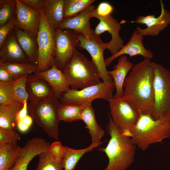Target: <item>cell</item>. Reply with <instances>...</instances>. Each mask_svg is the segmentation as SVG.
Returning a JSON list of instances; mask_svg holds the SVG:
<instances>
[{
  "mask_svg": "<svg viewBox=\"0 0 170 170\" xmlns=\"http://www.w3.org/2000/svg\"><path fill=\"white\" fill-rule=\"evenodd\" d=\"M115 87L113 82H103L83 89H71L64 93L59 99L62 104L87 106L92 104L97 99L109 101L113 98L112 93Z\"/></svg>",
  "mask_w": 170,
  "mask_h": 170,
  "instance_id": "8992f818",
  "label": "cell"
},
{
  "mask_svg": "<svg viewBox=\"0 0 170 170\" xmlns=\"http://www.w3.org/2000/svg\"><path fill=\"white\" fill-rule=\"evenodd\" d=\"M16 3V20L15 26L29 35L37 37L41 21L40 10H36L15 0Z\"/></svg>",
  "mask_w": 170,
  "mask_h": 170,
  "instance_id": "4fadbf2b",
  "label": "cell"
},
{
  "mask_svg": "<svg viewBox=\"0 0 170 170\" xmlns=\"http://www.w3.org/2000/svg\"><path fill=\"white\" fill-rule=\"evenodd\" d=\"M170 137V112L156 119L150 115H139L130 136L133 143L143 151Z\"/></svg>",
  "mask_w": 170,
  "mask_h": 170,
  "instance_id": "3957f363",
  "label": "cell"
},
{
  "mask_svg": "<svg viewBox=\"0 0 170 170\" xmlns=\"http://www.w3.org/2000/svg\"><path fill=\"white\" fill-rule=\"evenodd\" d=\"M14 80L10 73L0 64V82H8Z\"/></svg>",
  "mask_w": 170,
  "mask_h": 170,
  "instance_id": "ab89813d",
  "label": "cell"
},
{
  "mask_svg": "<svg viewBox=\"0 0 170 170\" xmlns=\"http://www.w3.org/2000/svg\"><path fill=\"white\" fill-rule=\"evenodd\" d=\"M10 82H0V105L20 104L16 103L13 98Z\"/></svg>",
  "mask_w": 170,
  "mask_h": 170,
  "instance_id": "d6a6232c",
  "label": "cell"
},
{
  "mask_svg": "<svg viewBox=\"0 0 170 170\" xmlns=\"http://www.w3.org/2000/svg\"><path fill=\"white\" fill-rule=\"evenodd\" d=\"M20 139L18 133L15 131H8L0 128V146L14 143Z\"/></svg>",
  "mask_w": 170,
  "mask_h": 170,
  "instance_id": "836d02e7",
  "label": "cell"
},
{
  "mask_svg": "<svg viewBox=\"0 0 170 170\" xmlns=\"http://www.w3.org/2000/svg\"><path fill=\"white\" fill-rule=\"evenodd\" d=\"M16 15H14L6 24L0 27V48L6 38L15 26Z\"/></svg>",
  "mask_w": 170,
  "mask_h": 170,
  "instance_id": "e575fe53",
  "label": "cell"
},
{
  "mask_svg": "<svg viewBox=\"0 0 170 170\" xmlns=\"http://www.w3.org/2000/svg\"><path fill=\"white\" fill-rule=\"evenodd\" d=\"M144 36L140 34L135 30L131 36L128 42L116 53L105 60V65L109 66L115 59L122 55L128 54L132 57L140 55L145 59H151L153 57V53L144 46L143 41Z\"/></svg>",
  "mask_w": 170,
  "mask_h": 170,
  "instance_id": "2e32d148",
  "label": "cell"
},
{
  "mask_svg": "<svg viewBox=\"0 0 170 170\" xmlns=\"http://www.w3.org/2000/svg\"><path fill=\"white\" fill-rule=\"evenodd\" d=\"M77 34L79 40L77 48L80 49H85L89 53L92 58L91 60L96 66L102 82H113L112 77L107 72L104 58V51L108 49L107 42H104L100 36L95 34L93 29L89 40L80 34Z\"/></svg>",
  "mask_w": 170,
  "mask_h": 170,
  "instance_id": "9c48e42d",
  "label": "cell"
},
{
  "mask_svg": "<svg viewBox=\"0 0 170 170\" xmlns=\"http://www.w3.org/2000/svg\"></svg>",
  "mask_w": 170,
  "mask_h": 170,
  "instance_id": "b9f144b4",
  "label": "cell"
},
{
  "mask_svg": "<svg viewBox=\"0 0 170 170\" xmlns=\"http://www.w3.org/2000/svg\"><path fill=\"white\" fill-rule=\"evenodd\" d=\"M0 64L10 73L14 79L24 75L36 73L37 71V64L32 62H3L0 61Z\"/></svg>",
  "mask_w": 170,
  "mask_h": 170,
  "instance_id": "4316f807",
  "label": "cell"
},
{
  "mask_svg": "<svg viewBox=\"0 0 170 170\" xmlns=\"http://www.w3.org/2000/svg\"><path fill=\"white\" fill-rule=\"evenodd\" d=\"M95 1V0H64V19L77 15Z\"/></svg>",
  "mask_w": 170,
  "mask_h": 170,
  "instance_id": "f1b7e54d",
  "label": "cell"
},
{
  "mask_svg": "<svg viewBox=\"0 0 170 170\" xmlns=\"http://www.w3.org/2000/svg\"><path fill=\"white\" fill-rule=\"evenodd\" d=\"M95 8L92 12V17L97 18L99 21L94 30V32L95 34L99 36L106 31L111 35V39L107 42L108 49L111 55H113L124 45V41L121 37L119 33L121 28V24L111 15L106 17L99 16L95 12Z\"/></svg>",
  "mask_w": 170,
  "mask_h": 170,
  "instance_id": "7c38bea8",
  "label": "cell"
},
{
  "mask_svg": "<svg viewBox=\"0 0 170 170\" xmlns=\"http://www.w3.org/2000/svg\"><path fill=\"white\" fill-rule=\"evenodd\" d=\"M13 30L17 40L24 52L32 62L37 64L38 48L37 37L29 35L16 26Z\"/></svg>",
  "mask_w": 170,
  "mask_h": 170,
  "instance_id": "7402d4cb",
  "label": "cell"
},
{
  "mask_svg": "<svg viewBox=\"0 0 170 170\" xmlns=\"http://www.w3.org/2000/svg\"><path fill=\"white\" fill-rule=\"evenodd\" d=\"M32 121V117L27 115L23 118L18 122L17 128L21 132H26L31 126Z\"/></svg>",
  "mask_w": 170,
  "mask_h": 170,
  "instance_id": "74e56055",
  "label": "cell"
},
{
  "mask_svg": "<svg viewBox=\"0 0 170 170\" xmlns=\"http://www.w3.org/2000/svg\"><path fill=\"white\" fill-rule=\"evenodd\" d=\"M27 75L21 76L10 81L12 95L16 103L23 104L24 101L28 100V95L26 89Z\"/></svg>",
  "mask_w": 170,
  "mask_h": 170,
  "instance_id": "f546056e",
  "label": "cell"
},
{
  "mask_svg": "<svg viewBox=\"0 0 170 170\" xmlns=\"http://www.w3.org/2000/svg\"><path fill=\"white\" fill-rule=\"evenodd\" d=\"M23 104L0 105V128L15 131L17 128V115Z\"/></svg>",
  "mask_w": 170,
  "mask_h": 170,
  "instance_id": "603a6c76",
  "label": "cell"
},
{
  "mask_svg": "<svg viewBox=\"0 0 170 170\" xmlns=\"http://www.w3.org/2000/svg\"><path fill=\"white\" fill-rule=\"evenodd\" d=\"M65 152L61 161L64 170H74L78 162L86 153L92 151L97 147L91 144L88 147L82 149H74L65 146Z\"/></svg>",
  "mask_w": 170,
  "mask_h": 170,
  "instance_id": "484cf974",
  "label": "cell"
},
{
  "mask_svg": "<svg viewBox=\"0 0 170 170\" xmlns=\"http://www.w3.org/2000/svg\"><path fill=\"white\" fill-rule=\"evenodd\" d=\"M133 65L126 55H122L119 57L117 64L114 67V69L107 71L112 77L115 87L116 92L113 98H122L124 93V82L127 75Z\"/></svg>",
  "mask_w": 170,
  "mask_h": 170,
  "instance_id": "ffe728a7",
  "label": "cell"
},
{
  "mask_svg": "<svg viewBox=\"0 0 170 170\" xmlns=\"http://www.w3.org/2000/svg\"><path fill=\"white\" fill-rule=\"evenodd\" d=\"M81 120L84 122L88 130L91 137V144L99 146L102 143L101 140L105 132L96 121L95 111L92 104L87 105L84 108L82 114Z\"/></svg>",
  "mask_w": 170,
  "mask_h": 170,
  "instance_id": "44dd1931",
  "label": "cell"
},
{
  "mask_svg": "<svg viewBox=\"0 0 170 170\" xmlns=\"http://www.w3.org/2000/svg\"><path fill=\"white\" fill-rule=\"evenodd\" d=\"M114 10L113 6L110 3L103 2L100 3L95 9L96 14L102 17H106L111 15Z\"/></svg>",
  "mask_w": 170,
  "mask_h": 170,
  "instance_id": "8d00e7d4",
  "label": "cell"
},
{
  "mask_svg": "<svg viewBox=\"0 0 170 170\" xmlns=\"http://www.w3.org/2000/svg\"><path fill=\"white\" fill-rule=\"evenodd\" d=\"M161 12L156 17L154 14L140 15L136 18L133 22L137 24L145 25L146 27L142 29L138 26L136 30L141 35L155 37L165 29L170 24V12L165 9L162 1H160Z\"/></svg>",
  "mask_w": 170,
  "mask_h": 170,
  "instance_id": "5bb4252c",
  "label": "cell"
},
{
  "mask_svg": "<svg viewBox=\"0 0 170 170\" xmlns=\"http://www.w3.org/2000/svg\"><path fill=\"white\" fill-rule=\"evenodd\" d=\"M26 89L30 102L41 101L55 95L48 82L36 73L28 75Z\"/></svg>",
  "mask_w": 170,
  "mask_h": 170,
  "instance_id": "e0dca14e",
  "label": "cell"
},
{
  "mask_svg": "<svg viewBox=\"0 0 170 170\" xmlns=\"http://www.w3.org/2000/svg\"><path fill=\"white\" fill-rule=\"evenodd\" d=\"M0 26L8 22L16 15L15 0H0Z\"/></svg>",
  "mask_w": 170,
  "mask_h": 170,
  "instance_id": "1f68e13d",
  "label": "cell"
},
{
  "mask_svg": "<svg viewBox=\"0 0 170 170\" xmlns=\"http://www.w3.org/2000/svg\"><path fill=\"white\" fill-rule=\"evenodd\" d=\"M154 78L153 62L150 59L144 58L133 65L125 79L122 98L139 116L150 115L153 118Z\"/></svg>",
  "mask_w": 170,
  "mask_h": 170,
  "instance_id": "6da1fadb",
  "label": "cell"
},
{
  "mask_svg": "<svg viewBox=\"0 0 170 170\" xmlns=\"http://www.w3.org/2000/svg\"><path fill=\"white\" fill-rule=\"evenodd\" d=\"M154 71L155 104L153 118L156 119L170 112V72L153 62Z\"/></svg>",
  "mask_w": 170,
  "mask_h": 170,
  "instance_id": "ba28073f",
  "label": "cell"
},
{
  "mask_svg": "<svg viewBox=\"0 0 170 170\" xmlns=\"http://www.w3.org/2000/svg\"><path fill=\"white\" fill-rule=\"evenodd\" d=\"M61 103L55 95L45 100L30 102L28 109L37 123L50 137L58 139L59 110Z\"/></svg>",
  "mask_w": 170,
  "mask_h": 170,
  "instance_id": "5b68a950",
  "label": "cell"
},
{
  "mask_svg": "<svg viewBox=\"0 0 170 170\" xmlns=\"http://www.w3.org/2000/svg\"><path fill=\"white\" fill-rule=\"evenodd\" d=\"M63 72L72 89H81L101 82L94 63L76 48Z\"/></svg>",
  "mask_w": 170,
  "mask_h": 170,
  "instance_id": "277c9868",
  "label": "cell"
},
{
  "mask_svg": "<svg viewBox=\"0 0 170 170\" xmlns=\"http://www.w3.org/2000/svg\"><path fill=\"white\" fill-rule=\"evenodd\" d=\"M48 150L55 159L61 161L65 154V148L60 141H56L50 144Z\"/></svg>",
  "mask_w": 170,
  "mask_h": 170,
  "instance_id": "d590c367",
  "label": "cell"
},
{
  "mask_svg": "<svg viewBox=\"0 0 170 170\" xmlns=\"http://www.w3.org/2000/svg\"><path fill=\"white\" fill-rule=\"evenodd\" d=\"M23 4L31 8L40 10L44 8V0H19Z\"/></svg>",
  "mask_w": 170,
  "mask_h": 170,
  "instance_id": "f35d334b",
  "label": "cell"
},
{
  "mask_svg": "<svg viewBox=\"0 0 170 170\" xmlns=\"http://www.w3.org/2000/svg\"><path fill=\"white\" fill-rule=\"evenodd\" d=\"M108 102L113 121L125 134L130 137L139 116L122 98H113Z\"/></svg>",
  "mask_w": 170,
  "mask_h": 170,
  "instance_id": "8fae6325",
  "label": "cell"
},
{
  "mask_svg": "<svg viewBox=\"0 0 170 170\" xmlns=\"http://www.w3.org/2000/svg\"><path fill=\"white\" fill-rule=\"evenodd\" d=\"M78 43L76 33L68 30H55L54 63L62 72L71 60Z\"/></svg>",
  "mask_w": 170,
  "mask_h": 170,
  "instance_id": "30bf717a",
  "label": "cell"
},
{
  "mask_svg": "<svg viewBox=\"0 0 170 170\" xmlns=\"http://www.w3.org/2000/svg\"><path fill=\"white\" fill-rule=\"evenodd\" d=\"M86 106L61 103L58 112L60 121L72 122L81 120L82 113Z\"/></svg>",
  "mask_w": 170,
  "mask_h": 170,
  "instance_id": "83f0119b",
  "label": "cell"
},
{
  "mask_svg": "<svg viewBox=\"0 0 170 170\" xmlns=\"http://www.w3.org/2000/svg\"><path fill=\"white\" fill-rule=\"evenodd\" d=\"M27 100H25L23 103V106L21 110L18 113L16 116L17 122L20 121L27 115L28 109Z\"/></svg>",
  "mask_w": 170,
  "mask_h": 170,
  "instance_id": "60d3db41",
  "label": "cell"
},
{
  "mask_svg": "<svg viewBox=\"0 0 170 170\" xmlns=\"http://www.w3.org/2000/svg\"><path fill=\"white\" fill-rule=\"evenodd\" d=\"M22 148L17 143L0 146V170H8L15 164Z\"/></svg>",
  "mask_w": 170,
  "mask_h": 170,
  "instance_id": "d4e9b609",
  "label": "cell"
},
{
  "mask_svg": "<svg viewBox=\"0 0 170 170\" xmlns=\"http://www.w3.org/2000/svg\"><path fill=\"white\" fill-rule=\"evenodd\" d=\"M40 11L41 17L37 36L38 48L37 70L42 72L49 69L54 63L55 30L51 27L49 24L44 8Z\"/></svg>",
  "mask_w": 170,
  "mask_h": 170,
  "instance_id": "52a82bcc",
  "label": "cell"
},
{
  "mask_svg": "<svg viewBox=\"0 0 170 170\" xmlns=\"http://www.w3.org/2000/svg\"><path fill=\"white\" fill-rule=\"evenodd\" d=\"M38 156V162L35 170H64L61 161L55 159L48 150L41 152Z\"/></svg>",
  "mask_w": 170,
  "mask_h": 170,
  "instance_id": "4dcf8cb0",
  "label": "cell"
},
{
  "mask_svg": "<svg viewBox=\"0 0 170 170\" xmlns=\"http://www.w3.org/2000/svg\"><path fill=\"white\" fill-rule=\"evenodd\" d=\"M36 73L48 82L55 96L59 99L64 93L71 89L64 73L54 63L48 70L42 72L37 71Z\"/></svg>",
  "mask_w": 170,
  "mask_h": 170,
  "instance_id": "d6986e66",
  "label": "cell"
},
{
  "mask_svg": "<svg viewBox=\"0 0 170 170\" xmlns=\"http://www.w3.org/2000/svg\"><path fill=\"white\" fill-rule=\"evenodd\" d=\"M0 61L3 62H32L19 43L13 30L7 36L0 48Z\"/></svg>",
  "mask_w": 170,
  "mask_h": 170,
  "instance_id": "ac0fdd59",
  "label": "cell"
},
{
  "mask_svg": "<svg viewBox=\"0 0 170 170\" xmlns=\"http://www.w3.org/2000/svg\"><path fill=\"white\" fill-rule=\"evenodd\" d=\"M106 129L110 139L105 147L99 149L105 153L109 159L108 165L104 170H126L134 161L136 146L111 117Z\"/></svg>",
  "mask_w": 170,
  "mask_h": 170,
  "instance_id": "7a4b0ae2",
  "label": "cell"
},
{
  "mask_svg": "<svg viewBox=\"0 0 170 170\" xmlns=\"http://www.w3.org/2000/svg\"><path fill=\"white\" fill-rule=\"evenodd\" d=\"M95 8L94 5H90L77 15L64 19L57 28L72 31L81 34L86 39H89L92 30L89 20L92 17V13Z\"/></svg>",
  "mask_w": 170,
  "mask_h": 170,
  "instance_id": "9a60e30c",
  "label": "cell"
},
{
  "mask_svg": "<svg viewBox=\"0 0 170 170\" xmlns=\"http://www.w3.org/2000/svg\"><path fill=\"white\" fill-rule=\"evenodd\" d=\"M64 0H44V8L48 22L56 30L64 20Z\"/></svg>",
  "mask_w": 170,
  "mask_h": 170,
  "instance_id": "cb8c5ba5",
  "label": "cell"
}]
</instances>
